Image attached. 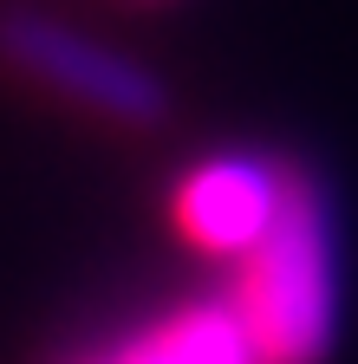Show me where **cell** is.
<instances>
[{
	"label": "cell",
	"mask_w": 358,
	"mask_h": 364,
	"mask_svg": "<svg viewBox=\"0 0 358 364\" xmlns=\"http://www.w3.org/2000/svg\"><path fill=\"white\" fill-rule=\"evenodd\" d=\"M0 59L14 72H26L33 85L59 91L65 105L130 124V130H150L169 117V85L111 39H92L53 14H33V7H7L0 14Z\"/></svg>",
	"instance_id": "2"
},
{
	"label": "cell",
	"mask_w": 358,
	"mask_h": 364,
	"mask_svg": "<svg viewBox=\"0 0 358 364\" xmlns=\"http://www.w3.org/2000/svg\"><path fill=\"white\" fill-rule=\"evenodd\" d=\"M280 196H287V163L280 156H267V150H215L176 182L169 215H176L189 247L241 260L267 235V221L280 215Z\"/></svg>",
	"instance_id": "3"
},
{
	"label": "cell",
	"mask_w": 358,
	"mask_h": 364,
	"mask_svg": "<svg viewBox=\"0 0 358 364\" xmlns=\"http://www.w3.org/2000/svg\"><path fill=\"white\" fill-rule=\"evenodd\" d=\"M105 364H260L248 345V326L228 293L215 299H189L176 306L157 332H137L130 345H117Z\"/></svg>",
	"instance_id": "4"
},
{
	"label": "cell",
	"mask_w": 358,
	"mask_h": 364,
	"mask_svg": "<svg viewBox=\"0 0 358 364\" xmlns=\"http://www.w3.org/2000/svg\"><path fill=\"white\" fill-rule=\"evenodd\" d=\"M235 312L260 364H326L339 345V208L320 169L287 163V196L267 235L241 254Z\"/></svg>",
	"instance_id": "1"
}]
</instances>
